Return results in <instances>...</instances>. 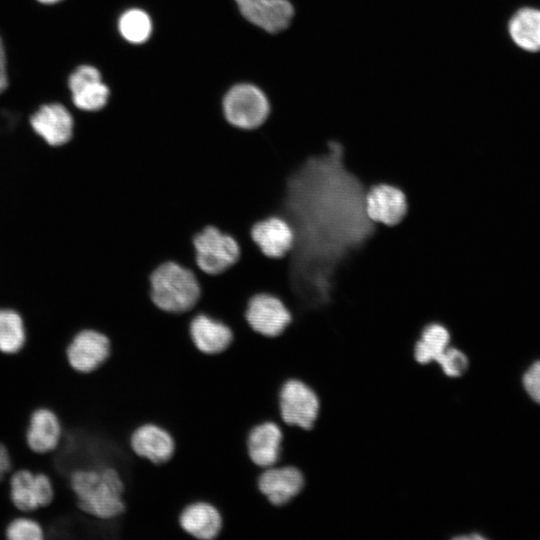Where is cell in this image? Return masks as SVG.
<instances>
[{
    "label": "cell",
    "instance_id": "1",
    "mask_svg": "<svg viewBox=\"0 0 540 540\" xmlns=\"http://www.w3.org/2000/svg\"><path fill=\"white\" fill-rule=\"evenodd\" d=\"M341 160V145L331 142L328 153L299 163L286 178L277 213L295 234L285 256L289 292L309 305L314 289H320V267L334 264L373 230L361 185Z\"/></svg>",
    "mask_w": 540,
    "mask_h": 540
},
{
    "label": "cell",
    "instance_id": "2",
    "mask_svg": "<svg viewBox=\"0 0 540 540\" xmlns=\"http://www.w3.org/2000/svg\"><path fill=\"white\" fill-rule=\"evenodd\" d=\"M69 482L76 505L83 513L102 520L117 518L124 513L125 486L116 468L76 470L71 473Z\"/></svg>",
    "mask_w": 540,
    "mask_h": 540
},
{
    "label": "cell",
    "instance_id": "3",
    "mask_svg": "<svg viewBox=\"0 0 540 540\" xmlns=\"http://www.w3.org/2000/svg\"><path fill=\"white\" fill-rule=\"evenodd\" d=\"M196 273L175 261L157 266L150 275V296L161 310L184 314L192 311L200 298Z\"/></svg>",
    "mask_w": 540,
    "mask_h": 540
},
{
    "label": "cell",
    "instance_id": "4",
    "mask_svg": "<svg viewBox=\"0 0 540 540\" xmlns=\"http://www.w3.org/2000/svg\"><path fill=\"white\" fill-rule=\"evenodd\" d=\"M222 111L229 125L251 131L266 123L270 115V103L260 88L241 83L227 91L222 102Z\"/></svg>",
    "mask_w": 540,
    "mask_h": 540
},
{
    "label": "cell",
    "instance_id": "5",
    "mask_svg": "<svg viewBox=\"0 0 540 540\" xmlns=\"http://www.w3.org/2000/svg\"><path fill=\"white\" fill-rule=\"evenodd\" d=\"M197 268L206 274L217 275L233 266L240 256V246L230 234L209 225L193 238Z\"/></svg>",
    "mask_w": 540,
    "mask_h": 540
},
{
    "label": "cell",
    "instance_id": "6",
    "mask_svg": "<svg viewBox=\"0 0 540 540\" xmlns=\"http://www.w3.org/2000/svg\"><path fill=\"white\" fill-rule=\"evenodd\" d=\"M278 408L284 425L311 430L319 413L316 393L298 378L286 379L278 393Z\"/></svg>",
    "mask_w": 540,
    "mask_h": 540
},
{
    "label": "cell",
    "instance_id": "7",
    "mask_svg": "<svg viewBox=\"0 0 540 540\" xmlns=\"http://www.w3.org/2000/svg\"><path fill=\"white\" fill-rule=\"evenodd\" d=\"M245 319L254 332L274 338L287 329L293 320V315L281 298L271 293L261 292L248 300Z\"/></svg>",
    "mask_w": 540,
    "mask_h": 540
},
{
    "label": "cell",
    "instance_id": "8",
    "mask_svg": "<svg viewBox=\"0 0 540 540\" xmlns=\"http://www.w3.org/2000/svg\"><path fill=\"white\" fill-rule=\"evenodd\" d=\"M10 499L21 514L48 506L54 498L51 478L43 472L18 469L9 476Z\"/></svg>",
    "mask_w": 540,
    "mask_h": 540
},
{
    "label": "cell",
    "instance_id": "9",
    "mask_svg": "<svg viewBox=\"0 0 540 540\" xmlns=\"http://www.w3.org/2000/svg\"><path fill=\"white\" fill-rule=\"evenodd\" d=\"M110 354L109 337L92 328L78 331L66 347L69 365L80 373H90L97 370L108 360Z\"/></svg>",
    "mask_w": 540,
    "mask_h": 540
},
{
    "label": "cell",
    "instance_id": "10",
    "mask_svg": "<svg viewBox=\"0 0 540 540\" xmlns=\"http://www.w3.org/2000/svg\"><path fill=\"white\" fill-rule=\"evenodd\" d=\"M257 486L271 505L281 507L302 493L305 477L295 465L277 464L260 471Z\"/></svg>",
    "mask_w": 540,
    "mask_h": 540
},
{
    "label": "cell",
    "instance_id": "11",
    "mask_svg": "<svg viewBox=\"0 0 540 540\" xmlns=\"http://www.w3.org/2000/svg\"><path fill=\"white\" fill-rule=\"evenodd\" d=\"M31 130L50 147H61L71 141L75 122L69 110L58 103L42 105L30 119Z\"/></svg>",
    "mask_w": 540,
    "mask_h": 540
},
{
    "label": "cell",
    "instance_id": "12",
    "mask_svg": "<svg viewBox=\"0 0 540 540\" xmlns=\"http://www.w3.org/2000/svg\"><path fill=\"white\" fill-rule=\"evenodd\" d=\"M252 241L268 258L281 259L292 250L295 234L282 216L270 215L255 222L250 230Z\"/></svg>",
    "mask_w": 540,
    "mask_h": 540
},
{
    "label": "cell",
    "instance_id": "13",
    "mask_svg": "<svg viewBox=\"0 0 540 540\" xmlns=\"http://www.w3.org/2000/svg\"><path fill=\"white\" fill-rule=\"evenodd\" d=\"M364 209L373 223L395 226L407 214L408 203L401 189L389 184H378L365 194Z\"/></svg>",
    "mask_w": 540,
    "mask_h": 540
},
{
    "label": "cell",
    "instance_id": "14",
    "mask_svg": "<svg viewBox=\"0 0 540 540\" xmlns=\"http://www.w3.org/2000/svg\"><path fill=\"white\" fill-rule=\"evenodd\" d=\"M69 89L74 105L86 112H96L105 107L109 89L97 68L90 65L78 67L69 77Z\"/></svg>",
    "mask_w": 540,
    "mask_h": 540
},
{
    "label": "cell",
    "instance_id": "15",
    "mask_svg": "<svg viewBox=\"0 0 540 540\" xmlns=\"http://www.w3.org/2000/svg\"><path fill=\"white\" fill-rule=\"evenodd\" d=\"M283 430L279 423L271 420L254 425L246 439L250 460L264 469L277 465L281 458Z\"/></svg>",
    "mask_w": 540,
    "mask_h": 540
},
{
    "label": "cell",
    "instance_id": "16",
    "mask_svg": "<svg viewBox=\"0 0 540 540\" xmlns=\"http://www.w3.org/2000/svg\"><path fill=\"white\" fill-rule=\"evenodd\" d=\"M241 14L252 24L269 32L286 29L294 16L289 0H235Z\"/></svg>",
    "mask_w": 540,
    "mask_h": 540
},
{
    "label": "cell",
    "instance_id": "17",
    "mask_svg": "<svg viewBox=\"0 0 540 540\" xmlns=\"http://www.w3.org/2000/svg\"><path fill=\"white\" fill-rule=\"evenodd\" d=\"M129 444L135 455L154 464L167 462L175 451V441L170 432L155 423L138 426L131 433Z\"/></svg>",
    "mask_w": 540,
    "mask_h": 540
},
{
    "label": "cell",
    "instance_id": "18",
    "mask_svg": "<svg viewBox=\"0 0 540 540\" xmlns=\"http://www.w3.org/2000/svg\"><path fill=\"white\" fill-rule=\"evenodd\" d=\"M189 334L194 346L207 355L225 351L233 340V332L226 323L203 312L194 313Z\"/></svg>",
    "mask_w": 540,
    "mask_h": 540
},
{
    "label": "cell",
    "instance_id": "19",
    "mask_svg": "<svg viewBox=\"0 0 540 540\" xmlns=\"http://www.w3.org/2000/svg\"><path fill=\"white\" fill-rule=\"evenodd\" d=\"M179 525L196 540H215L222 530L220 511L207 501L187 504L179 514Z\"/></svg>",
    "mask_w": 540,
    "mask_h": 540
},
{
    "label": "cell",
    "instance_id": "20",
    "mask_svg": "<svg viewBox=\"0 0 540 540\" xmlns=\"http://www.w3.org/2000/svg\"><path fill=\"white\" fill-rule=\"evenodd\" d=\"M62 435V423L53 410L41 407L31 413L26 430V442L32 451L39 454L54 451L60 444Z\"/></svg>",
    "mask_w": 540,
    "mask_h": 540
},
{
    "label": "cell",
    "instance_id": "21",
    "mask_svg": "<svg viewBox=\"0 0 540 540\" xmlns=\"http://www.w3.org/2000/svg\"><path fill=\"white\" fill-rule=\"evenodd\" d=\"M509 34L513 42L529 52L540 51V10L531 7L519 9L510 19Z\"/></svg>",
    "mask_w": 540,
    "mask_h": 540
},
{
    "label": "cell",
    "instance_id": "22",
    "mask_svg": "<svg viewBox=\"0 0 540 540\" xmlns=\"http://www.w3.org/2000/svg\"><path fill=\"white\" fill-rule=\"evenodd\" d=\"M26 337L22 315L13 308L0 307V352L19 353L26 343Z\"/></svg>",
    "mask_w": 540,
    "mask_h": 540
},
{
    "label": "cell",
    "instance_id": "23",
    "mask_svg": "<svg viewBox=\"0 0 540 540\" xmlns=\"http://www.w3.org/2000/svg\"><path fill=\"white\" fill-rule=\"evenodd\" d=\"M450 342L448 330L440 324L426 326L416 342L414 356L418 363L427 364L436 359L447 349Z\"/></svg>",
    "mask_w": 540,
    "mask_h": 540
},
{
    "label": "cell",
    "instance_id": "24",
    "mask_svg": "<svg viewBox=\"0 0 540 540\" xmlns=\"http://www.w3.org/2000/svg\"><path fill=\"white\" fill-rule=\"evenodd\" d=\"M118 29L126 41L132 44H142L151 36L152 21L144 10L132 8L120 16Z\"/></svg>",
    "mask_w": 540,
    "mask_h": 540
},
{
    "label": "cell",
    "instance_id": "25",
    "mask_svg": "<svg viewBox=\"0 0 540 540\" xmlns=\"http://www.w3.org/2000/svg\"><path fill=\"white\" fill-rule=\"evenodd\" d=\"M6 540H45L41 524L28 514H19L5 529Z\"/></svg>",
    "mask_w": 540,
    "mask_h": 540
},
{
    "label": "cell",
    "instance_id": "26",
    "mask_svg": "<svg viewBox=\"0 0 540 540\" xmlns=\"http://www.w3.org/2000/svg\"><path fill=\"white\" fill-rule=\"evenodd\" d=\"M436 362L449 377H459L463 375L469 365L468 358L462 351L449 346L436 359Z\"/></svg>",
    "mask_w": 540,
    "mask_h": 540
},
{
    "label": "cell",
    "instance_id": "27",
    "mask_svg": "<svg viewBox=\"0 0 540 540\" xmlns=\"http://www.w3.org/2000/svg\"><path fill=\"white\" fill-rule=\"evenodd\" d=\"M522 383L529 397L540 404V360L534 362L524 373Z\"/></svg>",
    "mask_w": 540,
    "mask_h": 540
},
{
    "label": "cell",
    "instance_id": "28",
    "mask_svg": "<svg viewBox=\"0 0 540 540\" xmlns=\"http://www.w3.org/2000/svg\"><path fill=\"white\" fill-rule=\"evenodd\" d=\"M11 473L12 464L8 450L0 443V483L8 481Z\"/></svg>",
    "mask_w": 540,
    "mask_h": 540
},
{
    "label": "cell",
    "instance_id": "29",
    "mask_svg": "<svg viewBox=\"0 0 540 540\" xmlns=\"http://www.w3.org/2000/svg\"><path fill=\"white\" fill-rule=\"evenodd\" d=\"M8 84L6 72V57L5 50L0 38V94L6 89Z\"/></svg>",
    "mask_w": 540,
    "mask_h": 540
},
{
    "label": "cell",
    "instance_id": "30",
    "mask_svg": "<svg viewBox=\"0 0 540 540\" xmlns=\"http://www.w3.org/2000/svg\"><path fill=\"white\" fill-rule=\"evenodd\" d=\"M39 2L41 3H44V4H53V3H56L60 0H38Z\"/></svg>",
    "mask_w": 540,
    "mask_h": 540
}]
</instances>
